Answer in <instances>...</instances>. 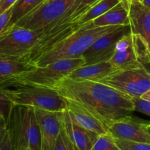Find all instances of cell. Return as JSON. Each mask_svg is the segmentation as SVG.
Wrapping results in <instances>:
<instances>
[{
  "instance_id": "6da1fadb",
  "label": "cell",
  "mask_w": 150,
  "mask_h": 150,
  "mask_svg": "<svg viewBox=\"0 0 150 150\" xmlns=\"http://www.w3.org/2000/svg\"><path fill=\"white\" fill-rule=\"evenodd\" d=\"M53 89L64 99L80 103L105 125L127 117L134 111L132 98L99 82L64 77Z\"/></svg>"
},
{
  "instance_id": "7a4b0ae2",
  "label": "cell",
  "mask_w": 150,
  "mask_h": 150,
  "mask_svg": "<svg viewBox=\"0 0 150 150\" xmlns=\"http://www.w3.org/2000/svg\"><path fill=\"white\" fill-rule=\"evenodd\" d=\"M0 92L14 105L33 106L51 111L66 110L64 98L54 89L30 83L17 76L1 80Z\"/></svg>"
},
{
  "instance_id": "3957f363",
  "label": "cell",
  "mask_w": 150,
  "mask_h": 150,
  "mask_svg": "<svg viewBox=\"0 0 150 150\" xmlns=\"http://www.w3.org/2000/svg\"><path fill=\"white\" fill-rule=\"evenodd\" d=\"M119 27H96L93 22L83 24L50 51L38 57L33 64L36 67H42L60 60L82 57L83 53L96 40Z\"/></svg>"
},
{
  "instance_id": "277c9868",
  "label": "cell",
  "mask_w": 150,
  "mask_h": 150,
  "mask_svg": "<svg viewBox=\"0 0 150 150\" xmlns=\"http://www.w3.org/2000/svg\"><path fill=\"white\" fill-rule=\"evenodd\" d=\"M6 125L15 150H41V133L34 107L14 105Z\"/></svg>"
},
{
  "instance_id": "5b68a950",
  "label": "cell",
  "mask_w": 150,
  "mask_h": 150,
  "mask_svg": "<svg viewBox=\"0 0 150 150\" xmlns=\"http://www.w3.org/2000/svg\"><path fill=\"white\" fill-rule=\"evenodd\" d=\"M42 33L41 30H30L16 24L5 28L0 34V54L28 57Z\"/></svg>"
},
{
  "instance_id": "8992f818",
  "label": "cell",
  "mask_w": 150,
  "mask_h": 150,
  "mask_svg": "<svg viewBox=\"0 0 150 150\" xmlns=\"http://www.w3.org/2000/svg\"><path fill=\"white\" fill-rule=\"evenodd\" d=\"M99 83L112 87L130 98H140L150 89V71L146 68L119 71Z\"/></svg>"
},
{
  "instance_id": "52a82bcc",
  "label": "cell",
  "mask_w": 150,
  "mask_h": 150,
  "mask_svg": "<svg viewBox=\"0 0 150 150\" xmlns=\"http://www.w3.org/2000/svg\"><path fill=\"white\" fill-rule=\"evenodd\" d=\"M85 66L83 57L65 59L53 62L45 66L37 67L32 71L26 72L17 77L30 83L53 88L54 85L73 71Z\"/></svg>"
},
{
  "instance_id": "ba28073f",
  "label": "cell",
  "mask_w": 150,
  "mask_h": 150,
  "mask_svg": "<svg viewBox=\"0 0 150 150\" xmlns=\"http://www.w3.org/2000/svg\"><path fill=\"white\" fill-rule=\"evenodd\" d=\"M74 0H44L16 23V25L33 30L51 27L66 13Z\"/></svg>"
},
{
  "instance_id": "9c48e42d",
  "label": "cell",
  "mask_w": 150,
  "mask_h": 150,
  "mask_svg": "<svg viewBox=\"0 0 150 150\" xmlns=\"http://www.w3.org/2000/svg\"><path fill=\"white\" fill-rule=\"evenodd\" d=\"M130 32V25L120 26L114 31L99 38L82 55L85 66L110 61L114 54L116 43Z\"/></svg>"
},
{
  "instance_id": "30bf717a",
  "label": "cell",
  "mask_w": 150,
  "mask_h": 150,
  "mask_svg": "<svg viewBox=\"0 0 150 150\" xmlns=\"http://www.w3.org/2000/svg\"><path fill=\"white\" fill-rule=\"evenodd\" d=\"M146 122L128 116L105 125L108 132L116 139L150 144V135L145 129Z\"/></svg>"
},
{
  "instance_id": "8fae6325",
  "label": "cell",
  "mask_w": 150,
  "mask_h": 150,
  "mask_svg": "<svg viewBox=\"0 0 150 150\" xmlns=\"http://www.w3.org/2000/svg\"><path fill=\"white\" fill-rule=\"evenodd\" d=\"M41 133V150H51L61 129L63 111H51L35 108Z\"/></svg>"
},
{
  "instance_id": "7c38bea8",
  "label": "cell",
  "mask_w": 150,
  "mask_h": 150,
  "mask_svg": "<svg viewBox=\"0 0 150 150\" xmlns=\"http://www.w3.org/2000/svg\"><path fill=\"white\" fill-rule=\"evenodd\" d=\"M109 62L118 71L144 68L137 58L131 32L118 41L115 47L114 54Z\"/></svg>"
},
{
  "instance_id": "4fadbf2b",
  "label": "cell",
  "mask_w": 150,
  "mask_h": 150,
  "mask_svg": "<svg viewBox=\"0 0 150 150\" xmlns=\"http://www.w3.org/2000/svg\"><path fill=\"white\" fill-rule=\"evenodd\" d=\"M129 18L131 33L138 36L150 60V10L141 3H131Z\"/></svg>"
},
{
  "instance_id": "5bb4252c",
  "label": "cell",
  "mask_w": 150,
  "mask_h": 150,
  "mask_svg": "<svg viewBox=\"0 0 150 150\" xmlns=\"http://www.w3.org/2000/svg\"><path fill=\"white\" fill-rule=\"evenodd\" d=\"M64 99L66 103V110L74 123L98 135L108 132L105 124L80 103L70 99Z\"/></svg>"
},
{
  "instance_id": "9a60e30c",
  "label": "cell",
  "mask_w": 150,
  "mask_h": 150,
  "mask_svg": "<svg viewBox=\"0 0 150 150\" xmlns=\"http://www.w3.org/2000/svg\"><path fill=\"white\" fill-rule=\"evenodd\" d=\"M63 125L77 150H91L99 135L83 128L71 119L68 111H63Z\"/></svg>"
},
{
  "instance_id": "2e32d148",
  "label": "cell",
  "mask_w": 150,
  "mask_h": 150,
  "mask_svg": "<svg viewBox=\"0 0 150 150\" xmlns=\"http://www.w3.org/2000/svg\"><path fill=\"white\" fill-rule=\"evenodd\" d=\"M119 71L108 62L83 66L75 69L68 76V78L74 80H88L99 82L109 75Z\"/></svg>"
},
{
  "instance_id": "e0dca14e",
  "label": "cell",
  "mask_w": 150,
  "mask_h": 150,
  "mask_svg": "<svg viewBox=\"0 0 150 150\" xmlns=\"http://www.w3.org/2000/svg\"><path fill=\"white\" fill-rule=\"evenodd\" d=\"M36 68L27 57H18L0 54V81L32 71Z\"/></svg>"
},
{
  "instance_id": "ac0fdd59",
  "label": "cell",
  "mask_w": 150,
  "mask_h": 150,
  "mask_svg": "<svg viewBox=\"0 0 150 150\" xmlns=\"http://www.w3.org/2000/svg\"><path fill=\"white\" fill-rule=\"evenodd\" d=\"M129 7L124 2H120L92 22L96 27L129 25Z\"/></svg>"
},
{
  "instance_id": "d6986e66",
  "label": "cell",
  "mask_w": 150,
  "mask_h": 150,
  "mask_svg": "<svg viewBox=\"0 0 150 150\" xmlns=\"http://www.w3.org/2000/svg\"><path fill=\"white\" fill-rule=\"evenodd\" d=\"M120 2V0H99L88 11H86L74 22L79 26L92 22L93 20L105 14Z\"/></svg>"
},
{
  "instance_id": "ffe728a7",
  "label": "cell",
  "mask_w": 150,
  "mask_h": 150,
  "mask_svg": "<svg viewBox=\"0 0 150 150\" xmlns=\"http://www.w3.org/2000/svg\"><path fill=\"white\" fill-rule=\"evenodd\" d=\"M99 0H74L65 15L57 22H74L83 13L88 11Z\"/></svg>"
},
{
  "instance_id": "44dd1931",
  "label": "cell",
  "mask_w": 150,
  "mask_h": 150,
  "mask_svg": "<svg viewBox=\"0 0 150 150\" xmlns=\"http://www.w3.org/2000/svg\"><path fill=\"white\" fill-rule=\"evenodd\" d=\"M44 1V0H17L15 5L12 7V16L6 28L16 24L19 20L24 18Z\"/></svg>"
},
{
  "instance_id": "7402d4cb",
  "label": "cell",
  "mask_w": 150,
  "mask_h": 150,
  "mask_svg": "<svg viewBox=\"0 0 150 150\" xmlns=\"http://www.w3.org/2000/svg\"><path fill=\"white\" fill-rule=\"evenodd\" d=\"M91 150H121L116 143L115 138L109 132L98 136Z\"/></svg>"
},
{
  "instance_id": "603a6c76",
  "label": "cell",
  "mask_w": 150,
  "mask_h": 150,
  "mask_svg": "<svg viewBox=\"0 0 150 150\" xmlns=\"http://www.w3.org/2000/svg\"><path fill=\"white\" fill-rule=\"evenodd\" d=\"M51 150H77L65 129L63 122L60 133Z\"/></svg>"
},
{
  "instance_id": "cb8c5ba5",
  "label": "cell",
  "mask_w": 150,
  "mask_h": 150,
  "mask_svg": "<svg viewBox=\"0 0 150 150\" xmlns=\"http://www.w3.org/2000/svg\"><path fill=\"white\" fill-rule=\"evenodd\" d=\"M116 143L121 150H150V144L145 143L134 142L125 140L116 139Z\"/></svg>"
},
{
  "instance_id": "d4e9b609",
  "label": "cell",
  "mask_w": 150,
  "mask_h": 150,
  "mask_svg": "<svg viewBox=\"0 0 150 150\" xmlns=\"http://www.w3.org/2000/svg\"><path fill=\"white\" fill-rule=\"evenodd\" d=\"M13 105L14 104L9 98L0 92V114L2 115L6 122Z\"/></svg>"
},
{
  "instance_id": "484cf974",
  "label": "cell",
  "mask_w": 150,
  "mask_h": 150,
  "mask_svg": "<svg viewBox=\"0 0 150 150\" xmlns=\"http://www.w3.org/2000/svg\"><path fill=\"white\" fill-rule=\"evenodd\" d=\"M134 111L144 113L150 116V102L140 98H132Z\"/></svg>"
},
{
  "instance_id": "4316f807",
  "label": "cell",
  "mask_w": 150,
  "mask_h": 150,
  "mask_svg": "<svg viewBox=\"0 0 150 150\" xmlns=\"http://www.w3.org/2000/svg\"><path fill=\"white\" fill-rule=\"evenodd\" d=\"M12 16V8L0 14V34L8 27Z\"/></svg>"
},
{
  "instance_id": "83f0119b",
  "label": "cell",
  "mask_w": 150,
  "mask_h": 150,
  "mask_svg": "<svg viewBox=\"0 0 150 150\" xmlns=\"http://www.w3.org/2000/svg\"><path fill=\"white\" fill-rule=\"evenodd\" d=\"M7 133H8V129H7L6 121L2 117V115L0 114V149L5 141Z\"/></svg>"
},
{
  "instance_id": "f1b7e54d",
  "label": "cell",
  "mask_w": 150,
  "mask_h": 150,
  "mask_svg": "<svg viewBox=\"0 0 150 150\" xmlns=\"http://www.w3.org/2000/svg\"><path fill=\"white\" fill-rule=\"evenodd\" d=\"M17 0H0V14L12 8Z\"/></svg>"
},
{
  "instance_id": "f546056e",
  "label": "cell",
  "mask_w": 150,
  "mask_h": 150,
  "mask_svg": "<svg viewBox=\"0 0 150 150\" xmlns=\"http://www.w3.org/2000/svg\"><path fill=\"white\" fill-rule=\"evenodd\" d=\"M0 150H15L13 145L12 141H11V138H10L8 133H7L6 137H5V141H4L3 144H2V147H1Z\"/></svg>"
},
{
  "instance_id": "4dcf8cb0",
  "label": "cell",
  "mask_w": 150,
  "mask_h": 150,
  "mask_svg": "<svg viewBox=\"0 0 150 150\" xmlns=\"http://www.w3.org/2000/svg\"><path fill=\"white\" fill-rule=\"evenodd\" d=\"M141 98V99H144V100H146V101H149V102H150V89L148 91L146 92L144 94H143Z\"/></svg>"
},
{
  "instance_id": "1f68e13d",
  "label": "cell",
  "mask_w": 150,
  "mask_h": 150,
  "mask_svg": "<svg viewBox=\"0 0 150 150\" xmlns=\"http://www.w3.org/2000/svg\"><path fill=\"white\" fill-rule=\"evenodd\" d=\"M141 4L146 8L150 10V0H143Z\"/></svg>"
},
{
  "instance_id": "d6a6232c",
  "label": "cell",
  "mask_w": 150,
  "mask_h": 150,
  "mask_svg": "<svg viewBox=\"0 0 150 150\" xmlns=\"http://www.w3.org/2000/svg\"><path fill=\"white\" fill-rule=\"evenodd\" d=\"M143 0H129V3H141Z\"/></svg>"
},
{
  "instance_id": "836d02e7",
  "label": "cell",
  "mask_w": 150,
  "mask_h": 150,
  "mask_svg": "<svg viewBox=\"0 0 150 150\" xmlns=\"http://www.w3.org/2000/svg\"><path fill=\"white\" fill-rule=\"evenodd\" d=\"M146 123H147V122H146L145 125H144V126H145V129H146L147 132H148V133L150 135V127H149L148 125H147Z\"/></svg>"
},
{
  "instance_id": "e575fe53",
  "label": "cell",
  "mask_w": 150,
  "mask_h": 150,
  "mask_svg": "<svg viewBox=\"0 0 150 150\" xmlns=\"http://www.w3.org/2000/svg\"><path fill=\"white\" fill-rule=\"evenodd\" d=\"M120 1L121 2H124L125 4H126L128 6H129V5H130V3H129V0H120Z\"/></svg>"
},
{
  "instance_id": "d590c367",
  "label": "cell",
  "mask_w": 150,
  "mask_h": 150,
  "mask_svg": "<svg viewBox=\"0 0 150 150\" xmlns=\"http://www.w3.org/2000/svg\"><path fill=\"white\" fill-rule=\"evenodd\" d=\"M147 125H148L149 127H150V122H147Z\"/></svg>"
}]
</instances>
